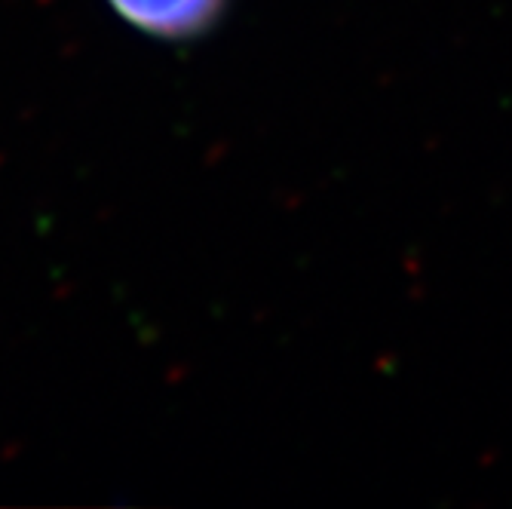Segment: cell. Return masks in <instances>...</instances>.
Returning a JSON list of instances; mask_svg holds the SVG:
<instances>
[{
    "mask_svg": "<svg viewBox=\"0 0 512 509\" xmlns=\"http://www.w3.org/2000/svg\"><path fill=\"white\" fill-rule=\"evenodd\" d=\"M111 10L160 40H188L209 31L224 13L227 0H108Z\"/></svg>",
    "mask_w": 512,
    "mask_h": 509,
    "instance_id": "cell-1",
    "label": "cell"
}]
</instances>
